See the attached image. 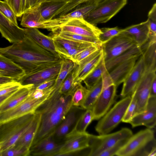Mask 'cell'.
I'll return each instance as SVG.
<instances>
[{
  "label": "cell",
  "instance_id": "1",
  "mask_svg": "<svg viewBox=\"0 0 156 156\" xmlns=\"http://www.w3.org/2000/svg\"><path fill=\"white\" fill-rule=\"evenodd\" d=\"M0 54L20 66L26 74L60 63L63 59L40 46L26 33L24 38L21 42L0 47Z\"/></svg>",
  "mask_w": 156,
  "mask_h": 156
},
{
  "label": "cell",
  "instance_id": "2",
  "mask_svg": "<svg viewBox=\"0 0 156 156\" xmlns=\"http://www.w3.org/2000/svg\"><path fill=\"white\" fill-rule=\"evenodd\" d=\"M71 97L72 94H63L59 90H54L36 109L34 112L40 115V121L31 146L52 135L72 106Z\"/></svg>",
  "mask_w": 156,
  "mask_h": 156
},
{
  "label": "cell",
  "instance_id": "3",
  "mask_svg": "<svg viewBox=\"0 0 156 156\" xmlns=\"http://www.w3.org/2000/svg\"><path fill=\"white\" fill-rule=\"evenodd\" d=\"M115 155L155 156L156 143L154 130L147 128L133 134Z\"/></svg>",
  "mask_w": 156,
  "mask_h": 156
},
{
  "label": "cell",
  "instance_id": "4",
  "mask_svg": "<svg viewBox=\"0 0 156 156\" xmlns=\"http://www.w3.org/2000/svg\"><path fill=\"white\" fill-rule=\"evenodd\" d=\"M34 113H30L0 124V152L14 145L31 125Z\"/></svg>",
  "mask_w": 156,
  "mask_h": 156
},
{
  "label": "cell",
  "instance_id": "5",
  "mask_svg": "<svg viewBox=\"0 0 156 156\" xmlns=\"http://www.w3.org/2000/svg\"><path fill=\"white\" fill-rule=\"evenodd\" d=\"M131 100V96L122 98L100 119L95 127L99 135L110 133L122 122Z\"/></svg>",
  "mask_w": 156,
  "mask_h": 156
},
{
  "label": "cell",
  "instance_id": "6",
  "mask_svg": "<svg viewBox=\"0 0 156 156\" xmlns=\"http://www.w3.org/2000/svg\"><path fill=\"white\" fill-rule=\"evenodd\" d=\"M21 17L20 25L23 27L45 29L52 33L58 32L61 26L67 22L60 17L44 19L40 15L39 4L26 10Z\"/></svg>",
  "mask_w": 156,
  "mask_h": 156
},
{
  "label": "cell",
  "instance_id": "7",
  "mask_svg": "<svg viewBox=\"0 0 156 156\" xmlns=\"http://www.w3.org/2000/svg\"><path fill=\"white\" fill-rule=\"evenodd\" d=\"M127 2V0H104L97 3L83 18L89 23L95 26L105 23L116 15Z\"/></svg>",
  "mask_w": 156,
  "mask_h": 156
},
{
  "label": "cell",
  "instance_id": "8",
  "mask_svg": "<svg viewBox=\"0 0 156 156\" xmlns=\"http://www.w3.org/2000/svg\"><path fill=\"white\" fill-rule=\"evenodd\" d=\"M133 133L131 129L123 128L111 133L94 135L90 134L88 156H98L102 152L111 147L119 141L127 140Z\"/></svg>",
  "mask_w": 156,
  "mask_h": 156
},
{
  "label": "cell",
  "instance_id": "9",
  "mask_svg": "<svg viewBox=\"0 0 156 156\" xmlns=\"http://www.w3.org/2000/svg\"><path fill=\"white\" fill-rule=\"evenodd\" d=\"M86 110L80 107H71L51 136L55 142L60 144H63L73 132L79 119Z\"/></svg>",
  "mask_w": 156,
  "mask_h": 156
},
{
  "label": "cell",
  "instance_id": "10",
  "mask_svg": "<svg viewBox=\"0 0 156 156\" xmlns=\"http://www.w3.org/2000/svg\"><path fill=\"white\" fill-rule=\"evenodd\" d=\"M137 45L129 36L122 32L101 44L105 62L122 54Z\"/></svg>",
  "mask_w": 156,
  "mask_h": 156
},
{
  "label": "cell",
  "instance_id": "11",
  "mask_svg": "<svg viewBox=\"0 0 156 156\" xmlns=\"http://www.w3.org/2000/svg\"><path fill=\"white\" fill-rule=\"evenodd\" d=\"M58 31L73 33L98 39L101 33L100 29L87 22L83 17L68 20L61 26Z\"/></svg>",
  "mask_w": 156,
  "mask_h": 156
},
{
  "label": "cell",
  "instance_id": "12",
  "mask_svg": "<svg viewBox=\"0 0 156 156\" xmlns=\"http://www.w3.org/2000/svg\"><path fill=\"white\" fill-rule=\"evenodd\" d=\"M139 58H133L118 65L109 72L106 71L102 76V90L112 84L118 87L123 83L132 70Z\"/></svg>",
  "mask_w": 156,
  "mask_h": 156
},
{
  "label": "cell",
  "instance_id": "13",
  "mask_svg": "<svg viewBox=\"0 0 156 156\" xmlns=\"http://www.w3.org/2000/svg\"><path fill=\"white\" fill-rule=\"evenodd\" d=\"M61 62L26 74L17 81L22 86L33 85L34 86L46 80L56 79L61 67Z\"/></svg>",
  "mask_w": 156,
  "mask_h": 156
},
{
  "label": "cell",
  "instance_id": "14",
  "mask_svg": "<svg viewBox=\"0 0 156 156\" xmlns=\"http://www.w3.org/2000/svg\"><path fill=\"white\" fill-rule=\"evenodd\" d=\"M49 96L35 99L29 95L25 100L16 106L0 114V124L29 113L34 112L37 107Z\"/></svg>",
  "mask_w": 156,
  "mask_h": 156
},
{
  "label": "cell",
  "instance_id": "15",
  "mask_svg": "<svg viewBox=\"0 0 156 156\" xmlns=\"http://www.w3.org/2000/svg\"><path fill=\"white\" fill-rule=\"evenodd\" d=\"M117 87L112 84L102 90L91 109L93 120L101 119L110 108L115 100Z\"/></svg>",
  "mask_w": 156,
  "mask_h": 156
},
{
  "label": "cell",
  "instance_id": "16",
  "mask_svg": "<svg viewBox=\"0 0 156 156\" xmlns=\"http://www.w3.org/2000/svg\"><path fill=\"white\" fill-rule=\"evenodd\" d=\"M156 71H146L133 93L136 101L137 110L136 114L143 112L146 110L147 104L150 97L151 84L153 80L156 76Z\"/></svg>",
  "mask_w": 156,
  "mask_h": 156
},
{
  "label": "cell",
  "instance_id": "17",
  "mask_svg": "<svg viewBox=\"0 0 156 156\" xmlns=\"http://www.w3.org/2000/svg\"><path fill=\"white\" fill-rule=\"evenodd\" d=\"M103 57L101 48L82 60L75 67L74 83L76 85L84 79L95 68Z\"/></svg>",
  "mask_w": 156,
  "mask_h": 156
},
{
  "label": "cell",
  "instance_id": "18",
  "mask_svg": "<svg viewBox=\"0 0 156 156\" xmlns=\"http://www.w3.org/2000/svg\"><path fill=\"white\" fill-rule=\"evenodd\" d=\"M146 71L143 57L141 55L128 76L123 83L120 94L122 98L132 95Z\"/></svg>",
  "mask_w": 156,
  "mask_h": 156
},
{
  "label": "cell",
  "instance_id": "19",
  "mask_svg": "<svg viewBox=\"0 0 156 156\" xmlns=\"http://www.w3.org/2000/svg\"><path fill=\"white\" fill-rule=\"evenodd\" d=\"M133 128L144 126L153 129L156 125V97H150L144 112L137 114L129 121Z\"/></svg>",
  "mask_w": 156,
  "mask_h": 156
},
{
  "label": "cell",
  "instance_id": "20",
  "mask_svg": "<svg viewBox=\"0 0 156 156\" xmlns=\"http://www.w3.org/2000/svg\"><path fill=\"white\" fill-rule=\"evenodd\" d=\"M0 33L3 37L12 44L21 42L26 35L24 29L15 25L0 12Z\"/></svg>",
  "mask_w": 156,
  "mask_h": 156
},
{
  "label": "cell",
  "instance_id": "21",
  "mask_svg": "<svg viewBox=\"0 0 156 156\" xmlns=\"http://www.w3.org/2000/svg\"><path fill=\"white\" fill-rule=\"evenodd\" d=\"M90 134L87 132L72 134L66 140L56 156L82 150L89 147Z\"/></svg>",
  "mask_w": 156,
  "mask_h": 156
},
{
  "label": "cell",
  "instance_id": "22",
  "mask_svg": "<svg viewBox=\"0 0 156 156\" xmlns=\"http://www.w3.org/2000/svg\"><path fill=\"white\" fill-rule=\"evenodd\" d=\"M62 145L55 142L51 136L32 146L30 155L56 156Z\"/></svg>",
  "mask_w": 156,
  "mask_h": 156
},
{
  "label": "cell",
  "instance_id": "23",
  "mask_svg": "<svg viewBox=\"0 0 156 156\" xmlns=\"http://www.w3.org/2000/svg\"><path fill=\"white\" fill-rule=\"evenodd\" d=\"M130 36L137 45L141 47L148 40L149 37V21H145L123 29L121 32Z\"/></svg>",
  "mask_w": 156,
  "mask_h": 156
},
{
  "label": "cell",
  "instance_id": "24",
  "mask_svg": "<svg viewBox=\"0 0 156 156\" xmlns=\"http://www.w3.org/2000/svg\"><path fill=\"white\" fill-rule=\"evenodd\" d=\"M33 85L22 86L0 104V114L16 106L29 96Z\"/></svg>",
  "mask_w": 156,
  "mask_h": 156
},
{
  "label": "cell",
  "instance_id": "25",
  "mask_svg": "<svg viewBox=\"0 0 156 156\" xmlns=\"http://www.w3.org/2000/svg\"><path fill=\"white\" fill-rule=\"evenodd\" d=\"M24 29L25 33L37 44L55 55L61 57L56 51L54 41L51 36L44 34L37 28H27Z\"/></svg>",
  "mask_w": 156,
  "mask_h": 156
},
{
  "label": "cell",
  "instance_id": "26",
  "mask_svg": "<svg viewBox=\"0 0 156 156\" xmlns=\"http://www.w3.org/2000/svg\"><path fill=\"white\" fill-rule=\"evenodd\" d=\"M140 48L146 71H156V37H149Z\"/></svg>",
  "mask_w": 156,
  "mask_h": 156
},
{
  "label": "cell",
  "instance_id": "27",
  "mask_svg": "<svg viewBox=\"0 0 156 156\" xmlns=\"http://www.w3.org/2000/svg\"><path fill=\"white\" fill-rule=\"evenodd\" d=\"M34 114L31 125L16 141L14 145L15 147L30 149L37 132L40 121V115L35 113Z\"/></svg>",
  "mask_w": 156,
  "mask_h": 156
},
{
  "label": "cell",
  "instance_id": "28",
  "mask_svg": "<svg viewBox=\"0 0 156 156\" xmlns=\"http://www.w3.org/2000/svg\"><path fill=\"white\" fill-rule=\"evenodd\" d=\"M142 53L140 47L135 46L115 58L105 62V69L109 72L118 65L129 59L139 57Z\"/></svg>",
  "mask_w": 156,
  "mask_h": 156
},
{
  "label": "cell",
  "instance_id": "29",
  "mask_svg": "<svg viewBox=\"0 0 156 156\" xmlns=\"http://www.w3.org/2000/svg\"><path fill=\"white\" fill-rule=\"evenodd\" d=\"M0 70L5 72L7 76L17 81L25 74V70L8 58L0 54Z\"/></svg>",
  "mask_w": 156,
  "mask_h": 156
},
{
  "label": "cell",
  "instance_id": "30",
  "mask_svg": "<svg viewBox=\"0 0 156 156\" xmlns=\"http://www.w3.org/2000/svg\"><path fill=\"white\" fill-rule=\"evenodd\" d=\"M53 34L51 36L54 41L56 51L60 56L68 51L90 43L76 42L60 37L55 33Z\"/></svg>",
  "mask_w": 156,
  "mask_h": 156
},
{
  "label": "cell",
  "instance_id": "31",
  "mask_svg": "<svg viewBox=\"0 0 156 156\" xmlns=\"http://www.w3.org/2000/svg\"><path fill=\"white\" fill-rule=\"evenodd\" d=\"M96 4L91 2L89 0L80 4L70 12L58 17L66 21L75 18L84 17L90 12L96 6Z\"/></svg>",
  "mask_w": 156,
  "mask_h": 156
},
{
  "label": "cell",
  "instance_id": "32",
  "mask_svg": "<svg viewBox=\"0 0 156 156\" xmlns=\"http://www.w3.org/2000/svg\"><path fill=\"white\" fill-rule=\"evenodd\" d=\"M106 71L103 56L97 66L83 80L86 88L88 90L92 88L100 80Z\"/></svg>",
  "mask_w": 156,
  "mask_h": 156
},
{
  "label": "cell",
  "instance_id": "33",
  "mask_svg": "<svg viewBox=\"0 0 156 156\" xmlns=\"http://www.w3.org/2000/svg\"><path fill=\"white\" fill-rule=\"evenodd\" d=\"M66 3L62 1L40 3H39L40 15L44 19H51L53 15Z\"/></svg>",
  "mask_w": 156,
  "mask_h": 156
},
{
  "label": "cell",
  "instance_id": "34",
  "mask_svg": "<svg viewBox=\"0 0 156 156\" xmlns=\"http://www.w3.org/2000/svg\"><path fill=\"white\" fill-rule=\"evenodd\" d=\"M76 64L71 60L63 58L61 67L54 85V90H58L68 75L75 68Z\"/></svg>",
  "mask_w": 156,
  "mask_h": 156
},
{
  "label": "cell",
  "instance_id": "35",
  "mask_svg": "<svg viewBox=\"0 0 156 156\" xmlns=\"http://www.w3.org/2000/svg\"><path fill=\"white\" fill-rule=\"evenodd\" d=\"M103 89L102 78L89 90L86 98L81 107L85 109H91L101 93Z\"/></svg>",
  "mask_w": 156,
  "mask_h": 156
},
{
  "label": "cell",
  "instance_id": "36",
  "mask_svg": "<svg viewBox=\"0 0 156 156\" xmlns=\"http://www.w3.org/2000/svg\"><path fill=\"white\" fill-rule=\"evenodd\" d=\"M93 120L92 110L86 109L79 119L73 132L70 135L86 132L87 128Z\"/></svg>",
  "mask_w": 156,
  "mask_h": 156
},
{
  "label": "cell",
  "instance_id": "37",
  "mask_svg": "<svg viewBox=\"0 0 156 156\" xmlns=\"http://www.w3.org/2000/svg\"><path fill=\"white\" fill-rule=\"evenodd\" d=\"M89 91V90L83 86L81 83L77 84L72 94V106L81 107Z\"/></svg>",
  "mask_w": 156,
  "mask_h": 156
},
{
  "label": "cell",
  "instance_id": "38",
  "mask_svg": "<svg viewBox=\"0 0 156 156\" xmlns=\"http://www.w3.org/2000/svg\"><path fill=\"white\" fill-rule=\"evenodd\" d=\"M55 33L60 37L76 42L101 45L97 39L66 32L58 31Z\"/></svg>",
  "mask_w": 156,
  "mask_h": 156
},
{
  "label": "cell",
  "instance_id": "39",
  "mask_svg": "<svg viewBox=\"0 0 156 156\" xmlns=\"http://www.w3.org/2000/svg\"><path fill=\"white\" fill-rule=\"evenodd\" d=\"M100 29L101 33L99 35L98 39L101 45L120 34L122 30L117 27L112 28L104 27Z\"/></svg>",
  "mask_w": 156,
  "mask_h": 156
},
{
  "label": "cell",
  "instance_id": "40",
  "mask_svg": "<svg viewBox=\"0 0 156 156\" xmlns=\"http://www.w3.org/2000/svg\"><path fill=\"white\" fill-rule=\"evenodd\" d=\"M75 74V68L68 75L59 88V91L61 94L65 95L72 94L76 86L74 83Z\"/></svg>",
  "mask_w": 156,
  "mask_h": 156
},
{
  "label": "cell",
  "instance_id": "41",
  "mask_svg": "<svg viewBox=\"0 0 156 156\" xmlns=\"http://www.w3.org/2000/svg\"><path fill=\"white\" fill-rule=\"evenodd\" d=\"M30 155V149L14 146L0 152V156H27Z\"/></svg>",
  "mask_w": 156,
  "mask_h": 156
},
{
  "label": "cell",
  "instance_id": "42",
  "mask_svg": "<svg viewBox=\"0 0 156 156\" xmlns=\"http://www.w3.org/2000/svg\"><path fill=\"white\" fill-rule=\"evenodd\" d=\"M101 45L94 44L87 48L76 55L72 60L76 65H78L82 60L100 49Z\"/></svg>",
  "mask_w": 156,
  "mask_h": 156
},
{
  "label": "cell",
  "instance_id": "43",
  "mask_svg": "<svg viewBox=\"0 0 156 156\" xmlns=\"http://www.w3.org/2000/svg\"><path fill=\"white\" fill-rule=\"evenodd\" d=\"M137 110V104L136 99L133 94L131 95V101L127 109L122 122L129 123V121L136 114Z\"/></svg>",
  "mask_w": 156,
  "mask_h": 156
},
{
  "label": "cell",
  "instance_id": "44",
  "mask_svg": "<svg viewBox=\"0 0 156 156\" xmlns=\"http://www.w3.org/2000/svg\"><path fill=\"white\" fill-rule=\"evenodd\" d=\"M0 12L14 24L18 25L17 16L10 6L4 0H0Z\"/></svg>",
  "mask_w": 156,
  "mask_h": 156
},
{
  "label": "cell",
  "instance_id": "45",
  "mask_svg": "<svg viewBox=\"0 0 156 156\" xmlns=\"http://www.w3.org/2000/svg\"><path fill=\"white\" fill-rule=\"evenodd\" d=\"M22 85L16 80L5 83L0 86V96H2L16 90Z\"/></svg>",
  "mask_w": 156,
  "mask_h": 156
},
{
  "label": "cell",
  "instance_id": "46",
  "mask_svg": "<svg viewBox=\"0 0 156 156\" xmlns=\"http://www.w3.org/2000/svg\"><path fill=\"white\" fill-rule=\"evenodd\" d=\"M55 89L54 85L49 88L44 90L37 89L33 87L30 90L29 96L35 99L43 98L49 96Z\"/></svg>",
  "mask_w": 156,
  "mask_h": 156
},
{
  "label": "cell",
  "instance_id": "47",
  "mask_svg": "<svg viewBox=\"0 0 156 156\" xmlns=\"http://www.w3.org/2000/svg\"><path fill=\"white\" fill-rule=\"evenodd\" d=\"M127 140H124L119 141L111 147L102 152L98 156L115 155L117 152L125 144Z\"/></svg>",
  "mask_w": 156,
  "mask_h": 156
},
{
  "label": "cell",
  "instance_id": "48",
  "mask_svg": "<svg viewBox=\"0 0 156 156\" xmlns=\"http://www.w3.org/2000/svg\"><path fill=\"white\" fill-rule=\"evenodd\" d=\"M11 7L17 17H21L23 13L21 0H4Z\"/></svg>",
  "mask_w": 156,
  "mask_h": 156
},
{
  "label": "cell",
  "instance_id": "49",
  "mask_svg": "<svg viewBox=\"0 0 156 156\" xmlns=\"http://www.w3.org/2000/svg\"><path fill=\"white\" fill-rule=\"evenodd\" d=\"M89 0H72L67 2L60 9V10L63 14H66L70 12L79 4Z\"/></svg>",
  "mask_w": 156,
  "mask_h": 156
},
{
  "label": "cell",
  "instance_id": "50",
  "mask_svg": "<svg viewBox=\"0 0 156 156\" xmlns=\"http://www.w3.org/2000/svg\"><path fill=\"white\" fill-rule=\"evenodd\" d=\"M56 79L46 80L35 86H33V87L40 90H44L54 86Z\"/></svg>",
  "mask_w": 156,
  "mask_h": 156
},
{
  "label": "cell",
  "instance_id": "51",
  "mask_svg": "<svg viewBox=\"0 0 156 156\" xmlns=\"http://www.w3.org/2000/svg\"><path fill=\"white\" fill-rule=\"evenodd\" d=\"M40 0H27L25 11L37 5L40 3Z\"/></svg>",
  "mask_w": 156,
  "mask_h": 156
},
{
  "label": "cell",
  "instance_id": "52",
  "mask_svg": "<svg viewBox=\"0 0 156 156\" xmlns=\"http://www.w3.org/2000/svg\"><path fill=\"white\" fill-rule=\"evenodd\" d=\"M150 97H156V76L153 80L151 84Z\"/></svg>",
  "mask_w": 156,
  "mask_h": 156
},
{
  "label": "cell",
  "instance_id": "53",
  "mask_svg": "<svg viewBox=\"0 0 156 156\" xmlns=\"http://www.w3.org/2000/svg\"><path fill=\"white\" fill-rule=\"evenodd\" d=\"M16 80L13 78L8 76L0 75V86L6 83Z\"/></svg>",
  "mask_w": 156,
  "mask_h": 156
},
{
  "label": "cell",
  "instance_id": "54",
  "mask_svg": "<svg viewBox=\"0 0 156 156\" xmlns=\"http://www.w3.org/2000/svg\"><path fill=\"white\" fill-rule=\"evenodd\" d=\"M15 91H13L5 95L0 96V104L11 95Z\"/></svg>",
  "mask_w": 156,
  "mask_h": 156
},
{
  "label": "cell",
  "instance_id": "55",
  "mask_svg": "<svg viewBox=\"0 0 156 156\" xmlns=\"http://www.w3.org/2000/svg\"><path fill=\"white\" fill-rule=\"evenodd\" d=\"M27 0H21V9L23 14L25 10Z\"/></svg>",
  "mask_w": 156,
  "mask_h": 156
},
{
  "label": "cell",
  "instance_id": "56",
  "mask_svg": "<svg viewBox=\"0 0 156 156\" xmlns=\"http://www.w3.org/2000/svg\"><path fill=\"white\" fill-rule=\"evenodd\" d=\"M72 0H42L40 3L44 2H51V1H62L66 2H68L71 1Z\"/></svg>",
  "mask_w": 156,
  "mask_h": 156
},
{
  "label": "cell",
  "instance_id": "57",
  "mask_svg": "<svg viewBox=\"0 0 156 156\" xmlns=\"http://www.w3.org/2000/svg\"><path fill=\"white\" fill-rule=\"evenodd\" d=\"M92 3L94 4H97V3L100 2L104 0H90Z\"/></svg>",
  "mask_w": 156,
  "mask_h": 156
},
{
  "label": "cell",
  "instance_id": "58",
  "mask_svg": "<svg viewBox=\"0 0 156 156\" xmlns=\"http://www.w3.org/2000/svg\"><path fill=\"white\" fill-rule=\"evenodd\" d=\"M0 75H3L7 76V74L5 72L0 70Z\"/></svg>",
  "mask_w": 156,
  "mask_h": 156
},
{
  "label": "cell",
  "instance_id": "59",
  "mask_svg": "<svg viewBox=\"0 0 156 156\" xmlns=\"http://www.w3.org/2000/svg\"><path fill=\"white\" fill-rule=\"evenodd\" d=\"M42 0H40V2H41V1Z\"/></svg>",
  "mask_w": 156,
  "mask_h": 156
},
{
  "label": "cell",
  "instance_id": "60",
  "mask_svg": "<svg viewBox=\"0 0 156 156\" xmlns=\"http://www.w3.org/2000/svg\"><path fill=\"white\" fill-rule=\"evenodd\" d=\"M1 148V146H0V150Z\"/></svg>",
  "mask_w": 156,
  "mask_h": 156
}]
</instances>
